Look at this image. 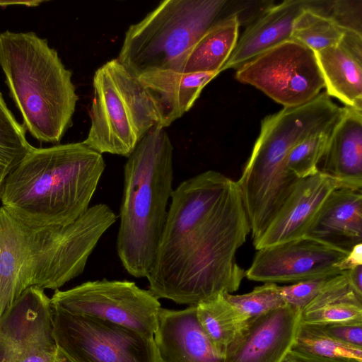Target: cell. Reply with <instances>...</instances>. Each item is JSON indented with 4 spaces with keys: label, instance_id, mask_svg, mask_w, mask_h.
Listing matches in <instances>:
<instances>
[{
    "label": "cell",
    "instance_id": "cell-26",
    "mask_svg": "<svg viewBox=\"0 0 362 362\" xmlns=\"http://www.w3.org/2000/svg\"><path fill=\"white\" fill-rule=\"evenodd\" d=\"M337 124L309 136L290 151L286 165L298 179L306 178L319 172L317 165Z\"/></svg>",
    "mask_w": 362,
    "mask_h": 362
},
{
    "label": "cell",
    "instance_id": "cell-30",
    "mask_svg": "<svg viewBox=\"0 0 362 362\" xmlns=\"http://www.w3.org/2000/svg\"><path fill=\"white\" fill-rule=\"evenodd\" d=\"M327 11L325 15L333 18L344 28L361 33V1H328Z\"/></svg>",
    "mask_w": 362,
    "mask_h": 362
},
{
    "label": "cell",
    "instance_id": "cell-16",
    "mask_svg": "<svg viewBox=\"0 0 362 362\" xmlns=\"http://www.w3.org/2000/svg\"><path fill=\"white\" fill-rule=\"evenodd\" d=\"M315 1L286 0L269 6L245 29L221 72L239 68L267 50L291 39L295 20Z\"/></svg>",
    "mask_w": 362,
    "mask_h": 362
},
{
    "label": "cell",
    "instance_id": "cell-18",
    "mask_svg": "<svg viewBox=\"0 0 362 362\" xmlns=\"http://www.w3.org/2000/svg\"><path fill=\"white\" fill-rule=\"evenodd\" d=\"M345 107L317 169L334 180L339 188L361 189L362 110Z\"/></svg>",
    "mask_w": 362,
    "mask_h": 362
},
{
    "label": "cell",
    "instance_id": "cell-20",
    "mask_svg": "<svg viewBox=\"0 0 362 362\" xmlns=\"http://www.w3.org/2000/svg\"><path fill=\"white\" fill-rule=\"evenodd\" d=\"M315 54L326 93L345 107L362 110V58L340 43Z\"/></svg>",
    "mask_w": 362,
    "mask_h": 362
},
{
    "label": "cell",
    "instance_id": "cell-14",
    "mask_svg": "<svg viewBox=\"0 0 362 362\" xmlns=\"http://www.w3.org/2000/svg\"><path fill=\"white\" fill-rule=\"evenodd\" d=\"M337 188L336 181L320 171L300 179L264 233L253 241L255 250L305 236L322 204Z\"/></svg>",
    "mask_w": 362,
    "mask_h": 362
},
{
    "label": "cell",
    "instance_id": "cell-28",
    "mask_svg": "<svg viewBox=\"0 0 362 362\" xmlns=\"http://www.w3.org/2000/svg\"><path fill=\"white\" fill-rule=\"evenodd\" d=\"M349 322H362V303L340 302L327 304L303 312L300 316V324L303 325H324Z\"/></svg>",
    "mask_w": 362,
    "mask_h": 362
},
{
    "label": "cell",
    "instance_id": "cell-15",
    "mask_svg": "<svg viewBox=\"0 0 362 362\" xmlns=\"http://www.w3.org/2000/svg\"><path fill=\"white\" fill-rule=\"evenodd\" d=\"M153 339L159 362H223L200 328L195 306L178 310L161 308Z\"/></svg>",
    "mask_w": 362,
    "mask_h": 362
},
{
    "label": "cell",
    "instance_id": "cell-37",
    "mask_svg": "<svg viewBox=\"0 0 362 362\" xmlns=\"http://www.w3.org/2000/svg\"><path fill=\"white\" fill-rule=\"evenodd\" d=\"M282 362H298V361L292 358L289 356H287Z\"/></svg>",
    "mask_w": 362,
    "mask_h": 362
},
{
    "label": "cell",
    "instance_id": "cell-12",
    "mask_svg": "<svg viewBox=\"0 0 362 362\" xmlns=\"http://www.w3.org/2000/svg\"><path fill=\"white\" fill-rule=\"evenodd\" d=\"M57 351L51 300L44 289L28 287L0 318V362H23Z\"/></svg>",
    "mask_w": 362,
    "mask_h": 362
},
{
    "label": "cell",
    "instance_id": "cell-6",
    "mask_svg": "<svg viewBox=\"0 0 362 362\" xmlns=\"http://www.w3.org/2000/svg\"><path fill=\"white\" fill-rule=\"evenodd\" d=\"M226 0H165L125 33L117 59L138 78L148 72H179L189 51L224 18ZM228 16V15H227Z\"/></svg>",
    "mask_w": 362,
    "mask_h": 362
},
{
    "label": "cell",
    "instance_id": "cell-4",
    "mask_svg": "<svg viewBox=\"0 0 362 362\" xmlns=\"http://www.w3.org/2000/svg\"><path fill=\"white\" fill-rule=\"evenodd\" d=\"M173 146L165 128L153 126L127 158L116 249L125 270L146 277L173 192Z\"/></svg>",
    "mask_w": 362,
    "mask_h": 362
},
{
    "label": "cell",
    "instance_id": "cell-19",
    "mask_svg": "<svg viewBox=\"0 0 362 362\" xmlns=\"http://www.w3.org/2000/svg\"><path fill=\"white\" fill-rule=\"evenodd\" d=\"M218 74L160 70L146 73L137 78L156 108L158 125L165 128L193 106L203 88Z\"/></svg>",
    "mask_w": 362,
    "mask_h": 362
},
{
    "label": "cell",
    "instance_id": "cell-33",
    "mask_svg": "<svg viewBox=\"0 0 362 362\" xmlns=\"http://www.w3.org/2000/svg\"><path fill=\"white\" fill-rule=\"evenodd\" d=\"M362 265V243L355 245L339 264L340 270L351 269Z\"/></svg>",
    "mask_w": 362,
    "mask_h": 362
},
{
    "label": "cell",
    "instance_id": "cell-27",
    "mask_svg": "<svg viewBox=\"0 0 362 362\" xmlns=\"http://www.w3.org/2000/svg\"><path fill=\"white\" fill-rule=\"evenodd\" d=\"M224 296L247 320L287 305L274 283H264L247 293H226Z\"/></svg>",
    "mask_w": 362,
    "mask_h": 362
},
{
    "label": "cell",
    "instance_id": "cell-13",
    "mask_svg": "<svg viewBox=\"0 0 362 362\" xmlns=\"http://www.w3.org/2000/svg\"><path fill=\"white\" fill-rule=\"evenodd\" d=\"M301 310L289 305L250 318L223 362H282L292 349Z\"/></svg>",
    "mask_w": 362,
    "mask_h": 362
},
{
    "label": "cell",
    "instance_id": "cell-32",
    "mask_svg": "<svg viewBox=\"0 0 362 362\" xmlns=\"http://www.w3.org/2000/svg\"><path fill=\"white\" fill-rule=\"evenodd\" d=\"M298 362H362L348 358L320 357L291 351L288 354Z\"/></svg>",
    "mask_w": 362,
    "mask_h": 362
},
{
    "label": "cell",
    "instance_id": "cell-36",
    "mask_svg": "<svg viewBox=\"0 0 362 362\" xmlns=\"http://www.w3.org/2000/svg\"><path fill=\"white\" fill-rule=\"evenodd\" d=\"M55 362H74L69 358L64 353L58 349Z\"/></svg>",
    "mask_w": 362,
    "mask_h": 362
},
{
    "label": "cell",
    "instance_id": "cell-31",
    "mask_svg": "<svg viewBox=\"0 0 362 362\" xmlns=\"http://www.w3.org/2000/svg\"><path fill=\"white\" fill-rule=\"evenodd\" d=\"M315 326L325 334L341 344L362 349V322Z\"/></svg>",
    "mask_w": 362,
    "mask_h": 362
},
{
    "label": "cell",
    "instance_id": "cell-3",
    "mask_svg": "<svg viewBox=\"0 0 362 362\" xmlns=\"http://www.w3.org/2000/svg\"><path fill=\"white\" fill-rule=\"evenodd\" d=\"M105 168L83 141L33 146L5 180L1 207L28 226L68 225L90 207Z\"/></svg>",
    "mask_w": 362,
    "mask_h": 362
},
{
    "label": "cell",
    "instance_id": "cell-7",
    "mask_svg": "<svg viewBox=\"0 0 362 362\" xmlns=\"http://www.w3.org/2000/svg\"><path fill=\"white\" fill-rule=\"evenodd\" d=\"M90 127L83 141L91 149L129 157L159 118L138 78L116 59L95 72Z\"/></svg>",
    "mask_w": 362,
    "mask_h": 362
},
{
    "label": "cell",
    "instance_id": "cell-24",
    "mask_svg": "<svg viewBox=\"0 0 362 362\" xmlns=\"http://www.w3.org/2000/svg\"><path fill=\"white\" fill-rule=\"evenodd\" d=\"M26 129L8 109L0 91V190L8 175L33 148Z\"/></svg>",
    "mask_w": 362,
    "mask_h": 362
},
{
    "label": "cell",
    "instance_id": "cell-35",
    "mask_svg": "<svg viewBox=\"0 0 362 362\" xmlns=\"http://www.w3.org/2000/svg\"><path fill=\"white\" fill-rule=\"evenodd\" d=\"M45 1H11V0H0V6H7L11 5H20L25 6H37Z\"/></svg>",
    "mask_w": 362,
    "mask_h": 362
},
{
    "label": "cell",
    "instance_id": "cell-11",
    "mask_svg": "<svg viewBox=\"0 0 362 362\" xmlns=\"http://www.w3.org/2000/svg\"><path fill=\"white\" fill-rule=\"evenodd\" d=\"M348 252L306 235L257 250L245 276L264 283H296L340 274Z\"/></svg>",
    "mask_w": 362,
    "mask_h": 362
},
{
    "label": "cell",
    "instance_id": "cell-1",
    "mask_svg": "<svg viewBox=\"0 0 362 362\" xmlns=\"http://www.w3.org/2000/svg\"><path fill=\"white\" fill-rule=\"evenodd\" d=\"M250 231L237 181L215 170L182 181L171 196L148 290L189 306L236 291L245 276L236 252Z\"/></svg>",
    "mask_w": 362,
    "mask_h": 362
},
{
    "label": "cell",
    "instance_id": "cell-29",
    "mask_svg": "<svg viewBox=\"0 0 362 362\" xmlns=\"http://www.w3.org/2000/svg\"><path fill=\"white\" fill-rule=\"evenodd\" d=\"M331 276L308 279L279 286L280 292L287 305L302 312L319 293Z\"/></svg>",
    "mask_w": 362,
    "mask_h": 362
},
{
    "label": "cell",
    "instance_id": "cell-5",
    "mask_svg": "<svg viewBox=\"0 0 362 362\" xmlns=\"http://www.w3.org/2000/svg\"><path fill=\"white\" fill-rule=\"evenodd\" d=\"M0 66L23 125L41 142L58 144L78 100L72 73L34 32L0 33Z\"/></svg>",
    "mask_w": 362,
    "mask_h": 362
},
{
    "label": "cell",
    "instance_id": "cell-9",
    "mask_svg": "<svg viewBox=\"0 0 362 362\" xmlns=\"http://www.w3.org/2000/svg\"><path fill=\"white\" fill-rule=\"evenodd\" d=\"M52 305L72 314L93 317L153 338L161 308L149 290L127 280L90 281L66 291L55 290Z\"/></svg>",
    "mask_w": 362,
    "mask_h": 362
},
{
    "label": "cell",
    "instance_id": "cell-34",
    "mask_svg": "<svg viewBox=\"0 0 362 362\" xmlns=\"http://www.w3.org/2000/svg\"><path fill=\"white\" fill-rule=\"evenodd\" d=\"M346 272L351 286L358 293L362 295V265L346 270Z\"/></svg>",
    "mask_w": 362,
    "mask_h": 362
},
{
    "label": "cell",
    "instance_id": "cell-25",
    "mask_svg": "<svg viewBox=\"0 0 362 362\" xmlns=\"http://www.w3.org/2000/svg\"><path fill=\"white\" fill-rule=\"evenodd\" d=\"M291 351L308 355L362 361V349L341 344L317 326L300 324Z\"/></svg>",
    "mask_w": 362,
    "mask_h": 362
},
{
    "label": "cell",
    "instance_id": "cell-8",
    "mask_svg": "<svg viewBox=\"0 0 362 362\" xmlns=\"http://www.w3.org/2000/svg\"><path fill=\"white\" fill-rule=\"evenodd\" d=\"M52 308L57 346L74 362H159L153 338L107 320Z\"/></svg>",
    "mask_w": 362,
    "mask_h": 362
},
{
    "label": "cell",
    "instance_id": "cell-17",
    "mask_svg": "<svg viewBox=\"0 0 362 362\" xmlns=\"http://www.w3.org/2000/svg\"><path fill=\"white\" fill-rule=\"evenodd\" d=\"M305 235L348 253L361 243V189H334L322 204Z\"/></svg>",
    "mask_w": 362,
    "mask_h": 362
},
{
    "label": "cell",
    "instance_id": "cell-10",
    "mask_svg": "<svg viewBox=\"0 0 362 362\" xmlns=\"http://www.w3.org/2000/svg\"><path fill=\"white\" fill-rule=\"evenodd\" d=\"M235 78L256 87L284 107L303 105L325 88L315 52L293 39L243 64Z\"/></svg>",
    "mask_w": 362,
    "mask_h": 362
},
{
    "label": "cell",
    "instance_id": "cell-21",
    "mask_svg": "<svg viewBox=\"0 0 362 362\" xmlns=\"http://www.w3.org/2000/svg\"><path fill=\"white\" fill-rule=\"evenodd\" d=\"M240 18L237 13L214 24L184 58L180 73H221L234 49L238 37Z\"/></svg>",
    "mask_w": 362,
    "mask_h": 362
},
{
    "label": "cell",
    "instance_id": "cell-2",
    "mask_svg": "<svg viewBox=\"0 0 362 362\" xmlns=\"http://www.w3.org/2000/svg\"><path fill=\"white\" fill-rule=\"evenodd\" d=\"M116 220L100 203L68 225L30 226L0 206V318L28 287L57 290L81 274Z\"/></svg>",
    "mask_w": 362,
    "mask_h": 362
},
{
    "label": "cell",
    "instance_id": "cell-23",
    "mask_svg": "<svg viewBox=\"0 0 362 362\" xmlns=\"http://www.w3.org/2000/svg\"><path fill=\"white\" fill-rule=\"evenodd\" d=\"M314 4L305 8L295 20L291 39L316 52L338 45L346 28L331 17L315 10Z\"/></svg>",
    "mask_w": 362,
    "mask_h": 362
},
{
    "label": "cell",
    "instance_id": "cell-22",
    "mask_svg": "<svg viewBox=\"0 0 362 362\" xmlns=\"http://www.w3.org/2000/svg\"><path fill=\"white\" fill-rule=\"evenodd\" d=\"M195 308L200 328L217 356L223 359L248 320L226 300L224 293L202 301Z\"/></svg>",
    "mask_w": 362,
    "mask_h": 362
}]
</instances>
